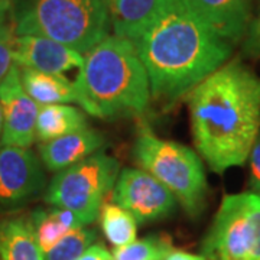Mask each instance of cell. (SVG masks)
Instances as JSON below:
<instances>
[{
	"mask_svg": "<svg viewBox=\"0 0 260 260\" xmlns=\"http://www.w3.org/2000/svg\"><path fill=\"white\" fill-rule=\"evenodd\" d=\"M162 0H107L114 35L136 41L158 13Z\"/></svg>",
	"mask_w": 260,
	"mask_h": 260,
	"instance_id": "obj_14",
	"label": "cell"
},
{
	"mask_svg": "<svg viewBox=\"0 0 260 260\" xmlns=\"http://www.w3.org/2000/svg\"><path fill=\"white\" fill-rule=\"evenodd\" d=\"M106 145L104 135L85 127L39 145L42 164L52 172L73 167L97 153Z\"/></svg>",
	"mask_w": 260,
	"mask_h": 260,
	"instance_id": "obj_13",
	"label": "cell"
},
{
	"mask_svg": "<svg viewBox=\"0 0 260 260\" xmlns=\"http://www.w3.org/2000/svg\"><path fill=\"white\" fill-rule=\"evenodd\" d=\"M12 12V0H0V26H6L8 15Z\"/></svg>",
	"mask_w": 260,
	"mask_h": 260,
	"instance_id": "obj_27",
	"label": "cell"
},
{
	"mask_svg": "<svg viewBox=\"0 0 260 260\" xmlns=\"http://www.w3.org/2000/svg\"><path fill=\"white\" fill-rule=\"evenodd\" d=\"M195 148L217 174L243 167L260 132V77L225 62L188 93Z\"/></svg>",
	"mask_w": 260,
	"mask_h": 260,
	"instance_id": "obj_1",
	"label": "cell"
},
{
	"mask_svg": "<svg viewBox=\"0 0 260 260\" xmlns=\"http://www.w3.org/2000/svg\"><path fill=\"white\" fill-rule=\"evenodd\" d=\"M249 162H250L249 186H250L251 192L260 194V132L256 140H254V143H253V146H251Z\"/></svg>",
	"mask_w": 260,
	"mask_h": 260,
	"instance_id": "obj_24",
	"label": "cell"
},
{
	"mask_svg": "<svg viewBox=\"0 0 260 260\" xmlns=\"http://www.w3.org/2000/svg\"><path fill=\"white\" fill-rule=\"evenodd\" d=\"M149 77L150 95L172 103L223 67L233 45L182 0H162L158 13L133 41Z\"/></svg>",
	"mask_w": 260,
	"mask_h": 260,
	"instance_id": "obj_2",
	"label": "cell"
},
{
	"mask_svg": "<svg viewBox=\"0 0 260 260\" xmlns=\"http://www.w3.org/2000/svg\"><path fill=\"white\" fill-rule=\"evenodd\" d=\"M100 224L106 239L114 247H123L136 240L138 221L132 214L114 203L103 204L100 208Z\"/></svg>",
	"mask_w": 260,
	"mask_h": 260,
	"instance_id": "obj_19",
	"label": "cell"
},
{
	"mask_svg": "<svg viewBox=\"0 0 260 260\" xmlns=\"http://www.w3.org/2000/svg\"><path fill=\"white\" fill-rule=\"evenodd\" d=\"M15 35L56 41L80 54L109 35L107 0H12Z\"/></svg>",
	"mask_w": 260,
	"mask_h": 260,
	"instance_id": "obj_4",
	"label": "cell"
},
{
	"mask_svg": "<svg viewBox=\"0 0 260 260\" xmlns=\"http://www.w3.org/2000/svg\"><path fill=\"white\" fill-rule=\"evenodd\" d=\"M78 260H112V253L100 243H94Z\"/></svg>",
	"mask_w": 260,
	"mask_h": 260,
	"instance_id": "obj_25",
	"label": "cell"
},
{
	"mask_svg": "<svg viewBox=\"0 0 260 260\" xmlns=\"http://www.w3.org/2000/svg\"><path fill=\"white\" fill-rule=\"evenodd\" d=\"M113 203L127 210L138 223L167 217L177 207V198L149 172L138 168L120 171L113 186Z\"/></svg>",
	"mask_w": 260,
	"mask_h": 260,
	"instance_id": "obj_8",
	"label": "cell"
},
{
	"mask_svg": "<svg viewBox=\"0 0 260 260\" xmlns=\"http://www.w3.org/2000/svg\"><path fill=\"white\" fill-rule=\"evenodd\" d=\"M188 9L232 45L243 41L251 22L253 0H182Z\"/></svg>",
	"mask_w": 260,
	"mask_h": 260,
	"instance_id": "obj_12",
	"label": "cell"
},
{
	"mask_svg": "<svg viewBox=\"0 0 260 260\" xmlns=\"http://www.w3.org/2000/svg\"><path fill=\"white\" fill-rule=\"evenodd\" d=\"M243 54L249 58H260V10L259 15L251 19L249 29L243 38Z\"/></svg>",
	"mask_w": 260,
	"mask_h": 260,
	"instance_id": "obj_23",
	"label": "cell"
},
{
	"mask_svg": "<svg viewBox=\"0 0 260 260\" xmlns=\"http://www.w3.org/2000/svg\"><path fill=\"white\" fill-rule=\"evenodd\" d=\"M13 38H15V32L9 25L0 26V83L9 73L10 67L13 65V56H12Z\"/></svg>",
	"mask_w": 260,
	"mask_h": 260,
	"instance_id": "obj_22",
	"label": "cell"
},
{
	"mask_svg": "<svg viewBox=\"0 0 260 260\" xmlns=\"http://www.w3.org/2000/svg\"><path fill=\"white\" fill-rule=\"evenodd\" d=\"M2 126H3V117H2V109H0V135H2Z\"/></svg>",
	"mask_w": 260,
	"mask_h": 260,
	"instance_id": "obj_28",
	"label": "cell"
},
{
	"mask_svg": "<svg viewBox=\"0 0 260 260\" xmlns=\"http://www.w3.org/2000/svg\"><path fill=\"white\" fill-rule=\"evenodd\" d=\"M0 109L3 117L2 145L29 148L37 139L39 106L23 90L20 71L15 62L0 83Z\"/></svg>",
	"mask_w": 260,
	"mask_h": 260,
	"instance_id": "obj_9",
	"label": "cell"
},
{
	"mask_svg": "<svg viewBox=\"0 0 260 260\" xmlns=\"http://www.w3.org/2000/svg\"><path fill=\"white\" fill-rule=\"evenodd\" d=\"M30 220L42 253H47L51 247H54L65 234L84 227L81 220L74 213L55 207L51 210L37 211Z\"/></svg>",
	"mask_w": 260,
	"mask_h": 260,
	"instance_id": "obj_18",
	"label": "cell"
},
{
	"mask_svg": "<svg viewBox=\"0 0 260 260\" xmlns=\"http://www.w3.org/2000/svg\"><path fill=\"white\" fill-rule=\"evenodd\" d=\"M0 260H44L32 220L19 217L0 224Z\"/></svg>",
	"mask_w": 260,
	"mask_h": 260,
	"instance_id": "obj_16",
	"label": "cell"
},
{
	"mask_svg": "<svg viewBox=\"0 0 260 260\" xmlns=\"http://www.w3.org/2000/svg\"><path fill=\"white\" fill-rule=\"evenodd\" d=\"M19 71L23 90L38 106L75 102L74 83L64 75L47 74L23 67H19Z\"/></svg>",
	"mask_w": 260,
	"mask_h": 260,
	"instance_id": "obj_15",
	"label": "cell"
},
{
	"mask_svg": "<svg viewBox=\"0 0 260 260\" xmlns=\"http://www.w3.org/2000/svg\"><path fill=\"white\" fill-rule=\"evenodd\" d=\"M74 87L84 112L104 120L142 114L152 97L133 42L117 35H107L84 54Z\"/></svg>",
	"mask_w": 260,
	"mask_h": 260,
	"instance_id": "obj_3",
	"label": "cell"
},
{
	"mask_svg": "<svg viewBox=\"0 0 260 260\" xmlns=\"http://www.w3.org/2000/svg\"><path fill=\"white\" fill-rule=\"evenodd\" d=\"M201 253L205 260H260V194L225 195Z\"/></svg>",
	"mask_w": 260,
	"mask_h": 260,
	"instance_id": "obj_7",
	"label": "cell"
},
{
	"mask_svg": "<svg viewBox=\"0 0 260 260\" xmlns=\"http://www.w3.org/2000/svg\"><path fill=\"white\" fill-rule=\"evenodd\" d=\"M13 62L23 68L47 74L64 75L74 68H81L84 55L62 44L44 37L15 35L12 42Z\"/></svg>",
	"mask_w": 260,
	"mask_h": 260,
	"instance_id": "obj_11",
	"label": "cell"
},
{
	"mask_svg": "<svg viewBox=\"0 0 260 260\" xmlns=\"http://www.w3.org/2000/svg\"><path fill=\"white\" fill-rule=\"evenodd\" d=\"M133 158L174 194L189 215L204 210L208 184L204 165L192 149L158 138L148 124H140L133 143Z\"/></svg>",
	"mask_w": 260,
	"mask_h": 260,
	"instance_id": "obj_5",
	"label": "cell"
},
{
	"mask_svg": "<svg viewBox=\"0 0 260 260\" xmlns=\"http://www.w3.org/2000/svg\"><path fill=\"white\" fill-rule=\"evenodd\" d=\"M164 260H205L203 254H194V253H188L185 250H178V249H171L168 251L167 256Z\"/></svg>",
	"mask_w": 260,
	"mask_h": 260,
	"instance_id": "obj_26",
	"label": "cell"
},
{
	"mask_svg": "<svg viewBox=\"0 0 260 260\" xmlns=\"http://www.w3.org/2000/svg\"><path fill=\"white\" fill-rule=\"evenodd\" d=\"M47 178L29 148L0 146V208L26 203L44 189Z\"/></svg>",
	"mask_w": 260,
	"mask_h": 260,
	"instance_id": "obj_10",
	"label": "cell"
},
{
	"mask_svg": "<svg viewBox=\"0 0 260 260\" xmlns=\"http://www.w3.org/2000/svg\"><path fill=\"white\" fill-rule=\"evenodd\" d=\"M97 239V233L91 229L73 230L44 253V260H78Z\"/></svg>",
	"mask_w": 260,
	"mask_h": 260,
	"instance_id": "obj_21",
	"label": "cell"
},
{
	"mask_svg": "<svg viewBox=\"0 0 260 260\" xmlns=\"http://www.w3.org/2000/svg\"><path fill=\"white\" fill-rule=\"evenodd\" d=\"M120 165L113 156L97 152L52 178L45 201L55 208L74 213L84 225L99 217L106 195L113 189Z\"/></svg>",
	"mask_w": 260,
	"mask_h": 260,
	"instance_id": "obj_6",
	"label": "cell"
},
{
	"mask_svg": "<svg viewBox=\"0 0 260 260\" xmlns=\"http://www.w3.org/2000/svg\"><path fill=\"white\" fill-rule=\"evenodd\" d=\"M88 127V123L80 109L68 104L39 106L37 117V139L41 143L74 133Z\"/></svg>",
	"mask_w": 260,
	"mask_h": 260,
	"instance_id": "obj_17",
	"label": "cell"
},
{
	"mask_svg": "<svg viewBox=\"0 0 260 260\" xmlns=\"http://www.w3.org/2000/svg\"><path fill=\"white\" fill-rule=\"evenodd\" d=\"M171 249V239L167 236H148L127 246L116 247L112 251V260H164Z\"/></svg>",
	"mask_w": 260,
	"mask_h": 260,
	"instance_id": "obj_20",
	"label": "cell"
}]
</instances>
